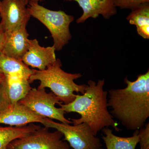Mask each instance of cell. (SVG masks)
<instances>
[{"label":"cell","instance_id":"6da1fadb","mask_svg":"<svg viewBox=\"0 0 149 149\" xmlns=\"http://www.w3.org/2000/svg\"><path fill=\"white\" fill-rule=\"evenodd\" d=\"M125 88L111 89L107 103L113 118L128 130H139L149 117V70L135 81L125 77Z\"/></svg>","mask_w":149,"mask_h":149},{"label":"cell","instance_id":"7a4b0ae2","mask_svg":"<svg viewBox=\"0 0 149 149\" xmlns=\"http://www.w3.org/2000/svg\"><path fill=\"white\" fill-rule=\"evenodd\" d=\"M105 80H99L96 83L89 80L85 93L76 95L75 99L70 103L61 104V108L65 113H77L79 118H72L73 125L86 123L95 136L106 127H111L119 131L118 124L114 120L108 110V92L104 91Z\"/></svg>","mask_w":149,"mask_h":149},{"label":"cell","instance_id":"3957f363","mask_svg":"<svg viewBox=\"0 0 149 149\" xmlns=\"http://www.w3.org/2000/svg\"><path fill=\"white\" fill-rule=\"evenodd\" d=\"M62 63L59 59L45 70L33 69V73L29 77L30 83L39 80V89L49 88L62 104H66L75 99L74 93H85L87 85H77L74 80L82 77L80 73H70L61 68Z\"/></svg>","mask_w":149,"mask_h":149},{"label":"cell","instance_id":"277c9868","mask_svg":"<svg viewBox=\"0 0 149 149\" xmlns=\"http://www.w3.org/2000/svg\"><path fill=\"white\" fill-rule=\"evenodd\" d=\"M28 4L27 9L31 16L37 19L49 29L56 51L61 50L72 38L69 27L74 20L73 16L63 11L51 10L37 3L29 1Z\"/></svg>","mask_w":149,"mask_h":149},{"label":"cell","instance_id":"5b68a950","mask_svg":"<svg viewBox=\"0 0 149 149\" xmlns=\"http://www.w3.org/2000/svg\"><path fill=\"white\" fill-rule=\"evenodd\" d=\"M18 103L43 117L55 119L62 123H72L65 116L66 113L61 108L55 107L62 104L59 99L52 93H47L45 88H32Z\"/></svg>","mask_w":149,"mask_h":149},{"label":"cell","instance_id":"8992f818","mask_svg":"<svg viewBox=\"0 0 149 149\" xmlns=\"http://www.w3.org/2000/svg\"><path fill=\"white\" fill-rule=\"evenodd\" d=\"M41 123L45 127L61 132L65 138L63 140L67 141L73 149L101 148L100 140L94 135L86 123L71 125L44 118Z\"/></svg>","mask_w":149,"mask_h":149},{"label":"cell","instance_id":"52a82bcc","mask_svg":"<svg viewBox=\"0 0 149 149\" xmlns=\"http://www.w3.org/2000/svg\"><path fill=\"white\" fill-rule=\"evenodd\" d=\"M63 137L58 130L51 132L45 126L12 141L8 149H70L68 143L62 140Z\"/></svg>","mask_w":149,"mask_h":149},{"label":"cell","instance_id":"ba28073f","mask_svg":"<svg viewBox=\"0 0 149 149\" xmlns=\"http://www.w3.org/2000/svg\"><path fill=\"white\" fill-rule=\"evenodd\" d=\"M24 0H2L0 2V24L5 33L12 32L22 24H27L30 15Z\"/></svg>","mask_w":149,"mask_h":149},{"label":"cell","instance_id":"9c48e42d","mask_svg":"<svg viewBox=\"0 0 149 149\" xmlns=\"http://www.w3.org/2000/svg\"><path fill=\"white\" fill-rule=\"evenodd\" d=\"M56 49L54 46L42 47L37 39L29 40L28 50L21 59L27 66L45 70L56 60Z\"/></svg>","mask_w":149,"mask_h":149},{"label":"cell","instance_id":"30bf717a","mask_svg":"<svg viewBox=\"0 0 149 149\" xmlns=\"http://www.w3.org/2000/svg\"><path fill=\"white\" fill-rule=\"evenodd\" d=\"M43 117L21 104H11L0 113V124L23 126L34 123H41Z\"/></svg>","mask_w":149,"mask_h":149},{"label":"cell","instance_id":"8fae6325","mask_svg":"<svg viewBox=\"0 0 149 149\" xmlns=\"http://www.w3.org/2000/svg\"><path fill=\"white\" fill-rule=\"evenodd\" d=\"M27 25L22 24L12 32L5 33L3 54L21 60L29 46V35L26 29Z\"/></svg>","mask_w":149,"mask_h":149},{"label":"cell","instance_id":"7c38bea8","mask_svg":"<svg viewBox=\"0 0 149 149\" xmlns=\"http://www.w3.org/2000/svg\"><path fill=\"white\" fill-rule=\"evenodd\" d=\"M82 9L83 13L76 22L83 23L88 19L96 18L100 15L108 19L117 13V8L113 0H74Z\"/></svg>","mask_w":149,"mask_h":149},{"label":"cell","instance_id":"4fadbf2b","mask_svg":"<svg viewBox=\"0 0 149 149\" xmlns=\"http://www.w3.org/2000/svg\"><path fill=\"white\" fill-rule=\"evenodd\" d=\"M0 73L6 76H16L29 79L33 73L31 69L20 60L17 59L0 54Z\"/></svg>","mask_w":149,"mask_h":149},{"label":"cell","instance_id":"5bb4252c","mask_svg":"<svg viewBox=\"0 0 149 149\" xmlns=\"http://www.w3.org/2000/svg\"><path fill=\"white\" fill-rule=\"evenodd\" d=\"M104 136H102L107 149H136L139 143V130L134 131L133 136L122 137L116 136L113 130L108 127L102 129Z\"/></svg>","mask_w":149,"mask_h":149},{"label":"cell","instance_id":"9a60e30c","mask_svg":"<svg viewBox=\"0 0 149 149\" xmlns=\"http://www.w3.org/2000/svg\"><path fill=\"white\" fill-rule=\"evenodd\" d=\"M5 81L9 99L11 104L17 103L20 100L24 98L32 88L27 78L7 76Z\"/></svg>","mask_w":149,"mask_h":149},{"label":"cell","instance_id":"2e32d148","mask_svg":"<svg viewBox=\"0 0 149 149\" xmlns=\"http://www.w3.org/2000/svg\"><path fill=\"white\" fill-rule=\"evenodd\" d=\"M126 17L131 24L136 25L137 32L145 39H149V3H145L131 10Z\"/></svg>","mask_w":149,"mask_h":149},{"label":"cell","instance_id":"e0dca14e","mask_svg":"<svg viewBox=\"0 0 149 149\" xmlns=\"http://www.w3.org/2000/svg\"><path fill=\"white\" fill-rule=\"evenodd\" d=\"M41 127L33 123L23 126L0 127V149H8L12 141L25 137Z\"/></svg>","mask_w":149,"mask_h":149},{"label":"cell","instance_id":"ac0fdd59","mask_svg":"<svg viewBox=\"0 0 149 149\" xmlns=\"http://www.w3.org/2000/svg\"><path fill=\"white\" fill-rule=\"evenodd\" d=\"M115 6L121 9H130L131 10L139 6L149 3V0H113Z\"/></svg>","mask_w":149,"mask_h":149},{"label":"cell","instance_id":"d6986e66","mask_svg":"<svg viewBox=\"0 0 149 149\" xmlns=\"http://www.w3.org/2000/svg\"><path fill=\"white\" fill-rule=\"evenodd\" d=\"M5 80L0 82V113L5 110L11 104Z\"/></svg>","mask_w":149,"mask_h":149},{"label":"cell","instance_id":"ffe728a7","mask_svg":"<svg viewBox=\"0 0 149 149\" xmlns=\"http://www.w3.org/2000/svg\"><path fill=\"white\" fill-rule=\"evenodd\" d=\"M140 149H149V123L145 124L139 132Z\"/></svg>","mask_w":149,"mask_h":149},{"label":"cell","instance_id":"44dd1931","mask_svg":"<svg viewBox=\"0 0 149 149\" xmlns=\"http://www.w3.org/2000/svg\"><path fill=\"white\" fill-rule=\"evenodd\" d=\"M5 37V33L1 25L0 24V54L2 52Z\"/></svg>","mask_w":149,"mask_h":149},{"label":"cell","instance_id":"7402d4cb","mask_svg":"<svg viewBox=\"0 0 149 149\" xmlns=\"http://www.w3.org/2000/svg\"><path fill=\"white\" fill-rule=\"evenodd\" d=\"M26 2L29 3V1L32 2L38 3L40 1H42L45 0H24Z\"/></svg>","mask_w":149,"mask_h":149},{"label":"cell","instance_id":"603a6c76","mask_svg":"<svg viewBox=\"0 0 149 149\" xmlns=\"http://www.w3.org/2000/svg\"><path fill=\"white\" fill-rule=\"evenodd\" d=\"M6 78V76L4 74L0 73V82H3L5 80Z\"/></svg>","mask_w":149,"mask_h":149},{"label":"cell","instance_id":"cb8c5ba5","mask_svg":"<svg viewBox=\"0 0 149 149\" xmlns=\"http://www.w3.org/2000/svg\"><path fill=\"white\" fill-rule=\"evenodd\" d=\"M100 149H103V148H100Z\"/></svg>","mask_w":149,"mask_h":149},{"label":"cell","instance_id":"d4e9b609","mask_svg":"<svg viewBox=\"0 0 149 149\" xmlns=\"http://www.w3.org/2000/svg\"><path fill=\"white\" fill-rule=\"evenodd\" d=\"M0 2H1V1H0Z\"/></svg>","mask_w":149,"mask_h":149}]
</instances>
